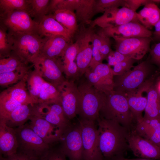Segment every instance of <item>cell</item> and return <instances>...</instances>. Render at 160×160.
<instances>
[{
	"label": "cell",
	"instance_id": "8fae6325",
	"mask_svg": "<svg viewBox=\"0 0 160 160\" xmlns=\"http://www.w3.org/2000/svg\"><path fill=\"white\" fill-rule=\"evenodd\" d=\"M83 148L84 160H104L99 148L96 121L79 118Z\"/></svg>",
	"mask_w": 160,
	"mask_h": 160
},
{
	"label": "cell",
	"instance_id": "cb8c5ba5",
	"mask_svg": "<svg viewBox=\"0 0 160 160\" xmlns=\"http://www.w3.org/2000/svg\"><path fill=\"white\" fill-rule=\"evenodd\" d=\"M78 47L75 42L69 45L60 58L63 66L64 73L66 79L75 81L80 77L76 58Z\"/></svg>",
	"mask_w": 160,
	"mask_h": 160
},
{
	"label": "cell",
	"instance_id": "d6a6232c",
	"mask_svg": "<svg viewBox=\"0 0 160 160\" xmlns=\"http://www.w3.org/2000/svg\"><path fill=\"white\" fill-rule=\"evenodd\" d=\"M44 103H61L60 94L57 87L45 81L43 84L37 104Z\"/></svg>",
	"mask_w": 160,
	"mask_h": 160
},
{
	"label": "cell",
	"instance_id": "ab89813d",
	"mask_svg": "<svg viewBox=\"0 0 160 160\" xmlns=\"http://www.w3.org/2000/svg\"><path fill=\"white\" fill-rule=\"evenodd\" d=\"M92 59L89 68H92L96 65L102 63L104 60L100 52L101 40L100 36L95 32L94 33L92 41Z\"/></svg>",
	"mask_w": 160,
	"mask_h": 160
},
{
	"label": "cell",
	"instance_id": "7402d4cb",
	"mask_svg": "<svg viewBox=\"0 0 160 160\" xmlns=\"http://www.w3.org/2000/svg\"><path fill=\"white\" fill-rule=\"evenodd\" d=\"M142 137L160 147V121L156 119L136 121L133 128Z\"/></svg>",
	"mask_w": 160,
	"mask_h": 160
},
{
	"label": "cell",
	"instance_id": "f35d334b",
	"mask_svg": "<svg viewBox=\"0 0 160 160\" xmlns=\"http://www.w3.org/2000/svg\"><path fill=\"white\" fill-rule=\"evenodd\" d=\"M119 7H126L125 0H96L94 7V14L103 13L106 11Z\"/></svg>",
	"mask_w": 160,
	"mask_h": 160
},
{
	"label": "cell",
	"instance_id": "7dc6e473",
	"mask_svg": "<svg viewBox=\"0 0 160 160\" xmlns=\"http://www.w3.org/2000/svg\"><path fill=\"white\" fill-rule=\"evenodd\" d=\"M155 31L153 32L152 39L160 41V19L154 26Z\"/></svg>",
	"mask_w": 160,
	"mask_h": 160
},
{
	"label": "cell",
	"instance_id": "603a6c76",
	"mask_svg": "<svg viewBox=\"0 0 160 160\" xmlns=\"http://www.w3.org/2000/svg\"><path fill=\"white\" fill-rule=\"evenodd\" d=\"M38 32L42 37L60 36L72 43L73 37L67 29L51 14L45 16L38 24Z\"/></svg>",
	"mask_w": 160,
	"mask_h": 160
},
{
	"label": "cell",
	"instance_id": "74e56055",
	"mask_svg": "<svg viewBox=\"0 0 160 160\" xmlns=\"http://www.w3.org/2000/svg\"><path fill=\"white\" fill-rule=\"evenodd\" d=\"M13 42L6 28L0 24V58L9 55L12 51Z\"/></svg>",
	"mask_w": 160,
	"mask_h": 160
},
{
	"label": "cell",
	"instance_id": "5b68a950",
	"mask_svg": "<svg viewBox=\"0 0 160 160\" xmlns=\"http://www.w3.org/2000/svg\"><path fill=\"white\" fill-rule=\"evenodd\" d=\"M27 74L19 82L1 92L0 119L5 118L11 112L22 105L27 103L36 104L27 90Z\"/></svg>",
	"mask_w": 160,
	"mask_h": 160
},
{
	"label": "cell",
	"instance_id": "c3c4849f",
	"mask_svg": "<svg viewBox=\"0 0 160 160\" xmlns=\"http://www.w3.org/2000/svg\"><path fill=\"white\" fill-rule=\"evenodd\" d=\"M112 52L118 63L124 61L129 58L116 50L113 51L112 50Z\"/></svg>",
	"mask_w": 160,
	"mask_h": 160
},
{
	"label": "cell",
	"instance_id": "4316f807",
	"mask_svg": "<svg viewBox=\"0 0 160 160\" xmlns=\"http://www.w3.org/2000/svg\"><path fill=\"white\" fill-rule=\"evenodd\" d=\"M147 103L143 118L160 121V95L153 82L147 90Z\"/></svg>",
	"mask_w": 160,
	"mask_h": 160
},
{
	"label": "cell",
	"instance_id": "9c48e42d",
	"mask_svg": "<svg viewBox=\"0 0 160 160\" xmlns=\"http://www.w3.org/2000/svg\"><path fill=\"white\" fill-rule=\"evenodd\" d=\"M59 143L68 160H84L81 131L78 121H72L63 132Z\"/></svg>",
	"mask_w": 160,
	"mask_h": 160
},
{
	"label": "cell",
	"instance_id": "3957f363",
	"mask_svg": "<svg viewBox=\"0 0 160 160\" xmlns=\"http://www.w3.org/2000/svg\"><path fill=\"white\" fill-rule=\"evenodd\" d=\"M77 86L79 92L77 110L79 118L96 121L105 100V94L86 80L81 81Z\"/></svg>",
	"mask_w": 160,
	"mask_h": 160
},
{
	"label": "cell",
	"instance_id": "4fadbf2b",
	"mask_svg": "<svg viewBox=\"0 0 160 160\" xmlns=\"http://www.w3.org/2000/svg\"><path fill=\"white\" fill-rule=\"evenodd\" d=\"M132 21L139 22L137 13L125 7L113 8L103 13L102 15L92 20L90 25L98 26L104 29L119 26Z\"/></svg>",
	"mask_w": 160,
	"mask_h": 160
},
{
	"label": "cell",
	"instance_id": "30bf717a",
	"mask_svg": "<svg viewBox=\"0 0 160 160\" xmlns=\"http://www.w3.org/2000/svg\"><path fill=\"white\" fill-rule=\"evenodd\" d=\"M31 63L46 81L57 87L66 80L60 58H50L39 54Z\"/></svg>",
	"mask_w": 160,
	"mask_h": 160
},
{
	"label": "cell",
	"instance_id": "5bb4252c",
	"mask_svg": "<svg viewBox=\"0 0 160 160\" xmlns=\"http://www.w3.org/2000/svg\"><path fill=\"white\" fill-rule=\"evenodd\" d=\"M86 81L100 92L106 94L114 91L112 69L102 63L89 68L84 74Z\"/></svg>",
	"mask_w": 160,
	"mask_h": 160
},
{
	"label": "cell",
	"instance_id": "83f0119b",
	"mask_svg": "<svg viewBox=\"0 0 160 160\" xmlns=\"http://www.w3.org/2000/svg\"><path fill=\"white\" fill-rule=\"evenodd\" d=\"M144 92L142 88L126 94L129 106L135 122L143 118V112L145 111L147 103V97L142 96Z\"/></svg>",
	"mask_w": 160,
	"mask_h": 160
},
{
	"label": "cell",
	"instance_id": "b9f144b4",
	"mask_svg": "<svg viewBox=\"0 0 160 160\" xmlns=\"http://www.w3.org/2000/svg\"><path fill=\"white\" fill-rule=\"evenodd\" d=\"M97 33L100 36L101 40L100 52L103 58L104 59L106 58L112 50L111 48V41L110 38L105 33L102 28Z\"/></svg>",
	"mask_w": 160,
	"mask_h": 160
},
{
	"label": "cell",
	"instance_id": "d590c367",
	"mask_svg": "<svg viewBox=\"0 0 160 160\" xmlns=\"http://www.w3.org/2000/svg\"><path fill=\"white\" fill-rule=\"evenodd\" d=\"M28 66L22 69L0 73V85L9 87L15 84L23 79L30 71Z\"/></svg>",
	"mask_w": 160,
	"mask_h": 160
},
{
	"label": "cell",
	"instance_id": "7a4b0ae2",
	"mask_svg": "<svg viewBox=\"0 0 160 160\" xmlns=\"http://www.w3.org/2000/svg\"><path fill=\"white\" fill-rule=\"evenodd\" d=\"M105 95V100L99 112V116L116 121L130 131L135 122L126 94L113 91Z\"/></svg>",
	"mask_w": 160,
	"mask_h": 160
},
{
	"label": "cell",
	"instance_id": "484cf974",
	"mask_svg": "<svg viewBox=\"0 0 160 160\" xmlns=\"http://www.w3.org/2000/svg\"><path fill=\"white\" fill-rule=\"evenodd\" d=\"M35 104L27 103L22 105L12 112L4 120L8 127L15 128L26 123L33 114Z\"/></svg>",
	"mask_w": 160,
	"mask_h": 160
},
{
	"label": "cell",
	"instance_id": "7c38bea8",
	"mask_svg": "<svg viewBox=\"0 0 160 160\" xmlns=\"http://www.w3.org/2000/svg\"><path fill=\"white\" fill-rule=\"evenodd\" d=\"M0 24L4 26L10 33H38L39 24L25 10H16L0 16Z\"/></svg>",
	"mask_w": 160,
	"mask_h": 160
},
{
	"label": "cell",
	"instance_id": "44dd1931",
	"mask_svg": "<svg viewBox=\"0 0 160 160\" xmlns=\"http://www.w3.org/2000/svg\"><path fill=\"white\" fill-rule=\"evenodd\" d=\"M18 144L14 128L8 127L3 119H0V156L7 157L17 152Z\"/></svg>",
	"mask_w": 160,
	"mask_h": 160
},
{
	"label": "cell",
	"instance_id": "e0dca14e",
	"mask_svg": "<svg viewBox=\"0 0 160 160\" xmlns=\"http://www.w3.org/2000/svg\"><path fill=\"white\" fill-rule=\"evenodd\" d=\"M127 141L129 149L138 158L160 160V147L137 134L132 129Z\"/></svg>",
	"mask_w": 160,
	"mask_h": 160
},
{
	"label": "cell",
	"instance_id": "6da1fadb",
	"mask_svg": "<svg viewBox=\"0 0 160 160\" xmlns=\"http://www.w3.org/2000/svg\"><path fill=\"white\" fill-rule=\"evenodd\" d=\"M98 145L104 160L124 157L129 149V132L117 122L99 116L97 120Z\"/></svg>",
	"mask_w": 160,
	"mask_h": 160
},
{
	"label": "cell",
	"instance_id": "52a82bcc",
	"mask_svg": "<svg viewBox=\"0 0 160 160\" xmlns=\"http://www.w3.org/2000/svg\"><path fill=\"white\" fill-rule=\"evenodd\" d=\"M14 129L18 144V151L40 159L52 145L45 142L25 123Z\"/></svg>",
	"mask_w": 160,
	"mask_h": 160
},
{
	"label": "cell",
	"instance_id": "ee69618b",
	"mask_svg": "<svg viewBox=\"0 0 160 160\" xmlns=\"http://www.w3.org/2000/svg\"><path fill=\"white\" fill-rule=\"evenodd\" d=\"M37 157L18 151L11 156L3 157L0 156V160H40Z\"/></svg>",
	"mask_w": 160,
	"mask_h": 160
},
{
	"label": "cell",
	"instance_id": "f5cc1de1",
	"mask_svg": "<svg viewBox=\"0 0 160 160\" xmlns=\"http://www.w3.org/2000/svg\"><path fill=\"white\" fill-rule=\"evenodd\" d=\"M113 160V159H112V160Z\"/></svg>",
	"mask_w": 160,
	"mask_h": 160
},
{
	"label": "cell",
	"instance_id": "e575fe53",
	"mask_svg": "<svg viewBox=\"0 0 160 160\" xmlns=\"http://www.w3.org/2000/svg\"><path fill=\"white\" fill-rule=\"evenodd\" d=\"M28 12L33 20L38 24L48 13L49 0H28Z\"/></svg>",
	"mask_w": 160,
	"mask_h": 160
},
{
	"label": "cell",
	"instance_id": "ffe728a7",
	"mask_svg": "<svg viewBox=\"0 0 160 160\" xmlns=\"http://www.w3.org/2000/svg\"><path fill=\"white\" fill-rule=\"evenodd\" d=\"M103 29L107 36L113 39L151 37L153 34V32L138 22H130L119 26Z\"/></svg>",
	"mask_w": 160,
	"mask_h": 160
},
{
	"label": "cell",
	"instance_id": "8d00e7d4",
	"mask_svg": "<svg viewBox=\"0 0 160 160\" xmlns=\"http://www.w3.org/2000/svg\"><path fill=\"white\" fill-rule=\"evenodd\" d=\"M28 0H0V16L16 10H23L28 12Z\"/></svg>",
	"mask_w": 160,
	"mask_h": 160
},
{
	"label": "cell",
	"instance_id": "277c9868",
	"mask_svg": "<svg viewBox=\"0 0 160 160\" xmlns=\"http://www.w3.org/2000/svg\"><path fill=\"white\" fill-rule=\"evenodd\" d=\"M151 64L149 60H146L125 73L114 76V91L126 94L140 88L151 79L153 71Z\"/></svg>",
	"mask_w": 160,
	"mask_h": 160
},
{
	"label": "cell",
	"instance_id": "bcb514c9",
	"mask_svg": "<svg viewBox=\"0 0 160 160\" xmlns=\"http://www.w3.org/2000/svg\"><path fill=\"white\" fill-rule=\"evenodd\" d=\"M149 60L151 64L156 65L160 69V42L156 44L150 51Z\"/></svg>",
	"mask_w": 160,
	"mask_h": 160
},
{
	"label": "cell",
	"instance_id": "60d3db41",
	"mask_svg": "<svg viewBox=\"0 0 160 160\" xmlns=\"http://www.w3.org/2000/svg\"><path fill=\"white\" fill-rule=\"evenodd\" d=\"M67 158L62 151L58 142L52 144L40 160H68Z\"/></svg>",
	"mask_w": 160,
	"mask_h": 160
},
{
	"label": "cell",
	"instance_id": "ba28073f",
	"mask_svg": "<svg viewBox=\"0 0 160 160\" xmlns=\"http://www.w3.org/2000/svg\"><path fill=\"white\" fill-rule=\"evenodd\" d=\"M94 27L79 24L73 38L78 47L76 63L80 76L84 74L89 67L92 59V37L95 32Z\"/></svg>",
	"mask_w": 160,
	"mask_h": 160
},
{
	"label": "cell",
	"instance_id": "d6986e66",
	"mask_svg": "<svg viewBox=\"0 0 160 160\" xmlns=\"http://www.w3.org/2000/svg\"><path fill=\"white\" fill-rule=\"evenodd\" d=\"M25 123L45 142L50 145L59 142L63 133L45 119L34 115Z\"/></svg>",
	"mask_w": 160,
	"mask_h": 160
},
{
	"label": "cell",
	"instance_id": "f546056e",
	"mask_svg": "<svg viewBox=\"0 0 160 160\" xmlns=\"http://www.w3.org/2000/svg\"><path fill=\"white\" fill-rule=\"evenodd\" d=\"M53 17L63 25L73 38L79 25L75 13L66 9H57L51 14Z\"/></svg>",
	"mask_w": 160,
	"mask_h": 160
},
{
	"label": "cell",
	"instance_id": "f1b7e54d",
	"mask_svg": "<svg viewBox=\"0 0 160 160\" xmlns=\"http://www.w3.org/2000/svg\"><path fill=\"white\" fill-rule=\"evenodd\" d=\"M138 21L148 29L155 26L160 19V9L156 4H148L137 13Z\"/></svg>",
	"mask_w": 160,
	"mask_h": 160
},
{
	"label": "cell",
	"instance_id": "2e32d148",
	"mask_svg": "<svg viewBox=\"0 0 160 160\" xmlns=\"http://www.w3.org/2000/svg\"><path fill=\"white\" fill-rule=\"evenodd\" d=\"M116 50L127 57L138 60L150 52L151 37L114 38Z\"/></svg>",
	"mask_w": 160,
	"mask_h": 160
},
{
	"label": "cell",
	"instance_id": "ac0fdd59",
	"mask_svg": "<svg viewBox=\"0 0 160 160\" xmlns=\"http://www.w3.org/2000/svg\"><path fill=\"white\" fill-rule=\"evenodd\" d=\"M75 81L66 79L57 88L60 92L61 104L68 117L71 121L77 115L79 92Z\"/></svg>",
	"mask_w": 160,
	"mask_h": 160
},
{
	"label": "cell",
	"instance_id": "f907efd6",
	"mask_svg": "<svg viewBox=\"0 0 160 160\" xmlns=\"http://www.w3.org/2000/svg\"><path fill=\"white\" fill-rule=\"evenodd\" d=\"M114 160H157L153 159H147L144 158H137L136 159H129L126 158L124 157L117 158L113 159Z\"/></svg>",
	"mask_w": 160,
	"mask_h": 160
},
{
	"label": "cell",
	"instance_id": "4dcf8cb0",
	"mask_svg": "<svg viewBox=\"0 0 160 160\" xmlns=\"http://www.w3.org/2000/svg\"><path fill=\"white\" fill-rule=\"evenodd\" d=\"M96 0H78L74 8L77 21L80 24L90 25L95 16L94 7Z\"/></svg>",
	"mask_w": 160,
	"mask_h": 160
},
{
	"label": "cell",
	"instance_id": "d4e9b609",
	"mask_svg": "<svg viewBox=\"0 0 160 160\" xmlns=\"http://www.w3.org/2000/svg\"><path fill=\"white\" fill-rule=\"evenodd\" d=\"M44 37V41L40 54L50 58H60L71 44L65 38L60 36Z\"/></svg>",
	"mask_w": 160,
	"mask_h": 160
},
{
	"label": "cell",
	"instance_id": "f6af8a7d",
	"mask_svg": "<svg viewBox=\"0 0 160 160\" xmlns=\"http://www.w3.org/2000/svg\"><path fill=\"white\" fill-rule=\"evenodd\" d=\"M126 7H127L134 12L139 7L150 3H154V0H125ZM155 4V3H154Z\"/></svg>",
	"mask_w": 160,
	"mask_h": 160
},
{
	"label": "cell",
	"instance_id": "681fc988",
	"mask_svg": "<svg viewBox=\"0 0 160 160\" xmlns=\"http://www.w3.org/2000/svg\"><path fill=\"white\" fill-rule=\"evenodd\" d=\"M106 58H107L108 61V65L110 67L111 66H114L118 63L116 58L113 55L112 52V50L108 55Z\"/></svg>",
	"mask_w": 160,
	"mask_h": 160
},
{
	"label": "cell",
	"instance_id": "836d02e7",
	"mask_svg": "<svg viewBox=\"0 0 160 160\" xmlns=\"http://www.w3.org/2000/svg\"><path fill=\"white\" fill-rule=\"evenodd\" d=\"M28 64L12 52L8 56L0 58V73L22 69L29 66Z\"/></svg>",
	"mask_w": 160,
	"mask_h": 160
},
{
	"label": "cell",
	"instance_id": "8992f818",
	"mask_svg": "<svg viewBox=\"0 0 160 160\" xmlns=\"http://www.w3.org/2000/svg\"><path fill=\"white\" fill-rule=\"evenodd\" d=\"M8 33L12 40V52L27 63H31L33 59L40 53L44 37L38 33Z\"/></svg>",
	"mask_w": 160,
	"mask_h": 160
},
{
	"label": "cell",
	"instance_id": "7bdbcfd3",
	"mask_svg": "<svg viewBox=\"0 0 160 160\" xmlns=\"http://www.w3.org/2000/svg\"><path fill=\"white\" fill-rule=\"evenodd\" d=\"M136 60L133 59H128L117 63L112 69L114 76L123 74L133 68V64Z\"/></svg>",
	"mask_w": 160,
	"mask_h": 160
},
{
	"label": "cell",
	"instance_id": "1f68e13d",
	"mask_svg": "<svg viewBox=\"0 0 160 160\" xmlns=\"http://www.w3.org/2000/svg\"><path fill=\"white\" fill-rule=\"evenodd\" d=\"M45 80L35 68L30 70L27 74L26 85L31 97L37 104L43 84Z\"/></svg>",
	"mask_w": 160,
	"mask_h": 160
},
{
	"label": "cell",
	"instance_id": "816d5d0a",
	"mask_svg": "<svg viewBox=\"0 0 160 160\" xmlns=\"http://www.w3.org/2000/svg\"><path fill=\"white\" fill-rule=\"evenodd\" d=\"M156 88L160 95V79L158 80L156 83L155 84Z\"/></svg>",
	"mask_w": 160,
	"mask_h": 160
},
{
	"label": "cell",
	"instance_id": "9a60e30c",
	"mask_svg": "<svg viewBox=\"0 0 160 160\" xmlns=\"http://www.w3.org/2000/svg\"><path fill=\"white\" fill-rule=\"evenodd\" d=\"M33 115L46 120L63 132L72 122L59 103H44L34 105Z\"/></svg>",
	"mask_w": 160,
	"mask_h": 160
}]
</instances>
